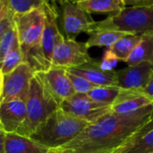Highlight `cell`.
Instances as JSON below:
<instances>
[{
	"label": "cell",
	"mask_w": 153,
	"mask_h": 153,
	"mask_svg": "<svg viewBox=\"0 0 153 153\" xmlns=\"http://www.w3.org/2000/svg\"><path fill=\"white\" fill-rule=\"evenodd\" d=\"M152 120L153 105L125 115L110 112L58 149L64 153H117Z\"/></svg>",
	"instance_id": "cell-1"
},
{
	"label": "cell",
	"mask_w": 153,
	"mask_h": 153,
	"mask_svg": "<svg viewBox=\"0 0 153 153\" xmlns=\"http://www.w3.org/2000/svg\"><path fill=\"white\" fill-rule=\"evenodd\" d=\"M89 125L59 108L39 126L30 138L48 150L58 149L70 143Z\"/></svg>",
	"instance_id": "cell-2"
},
{
	"label": "cell",
	"mask_w": 153,
	"mask_h": 153,
	"mask_svg": "<svg viewBox=\"0 0 153 153\" xmlns=\"http://www.w3.org/2000/svg\"><path fill=\"white\" fill-rule=\"evenodd\" d=\"M42 7L45 13V25L40 44L24 57V63H27L35 73L46 72L52 66L54 48L65 38L57 24L59 13L56 3L44 1Z\"/></svg>",
	"instance_id": "cell-3"
},
{
	"label": "cell",
	"mask_w": 153,
	"mask_h": 153,
	"mask_svg": "<svg viewBox=\"0 0 153 153\" xmlns=\"http://www.w3.org/2000/svg\"><path fill=\"white\" fill-rule=\"evenodd\" d=\"M59 108L60 105L49 93L38 74H35L26 101V119L16 134L30 137L39 126Z\"/></svg>",
	"instance_id": "cell-4"
},
{
	"label": "cell",
	"mask_w": 153,
	"mask_h": 153,
	"mask_svg": "<svg viewBox=\"0 0 153 153\" xmlns=\"http://www.w3.org/2000/svg\"><path fill=\"white\" fill-rule=\"evenodd\" d=\"M95 27L117 30L130 34L153 31V7H126L117 14L108 16L103 21L97 22Z\"/></svg>",
	"instance_id": "cell-5"
},
{
	"label": "cell",
	"mask_w": 153,
	"mask_h": 153,
	"mask_svg": "<svg viewBox=\"0 0 153 153\" xmlns=\"http://www.w3.org/2000/svg\"><path fill=\"white\" fill-rule=\"evenodd\" d=\"M18 39L23 57L33 48L39 46L45 25V13L42 5L25 14L13 18Z\"/></svg>",
	"instance_id": "cell-6"
},
{
	"label": "cell",
	"mask_w": 153,
	"mask_h": 153,
	"mask_svg": "<svg viewBox=\"0 0 153 153\" xmlns=\"http://www.w3.org/2000/svg\"><path fill=\"white\" fill-rule=\"evenodd\" d=\"M60 109L89 124H94L110 113L111 106L96 102L87 94H74L60 104Z\"/></svg>",
	"instance_id": "cell-7"
},
{
	"label": "cell",
	"mask_w": 153,
	"mask_h": 153,
	"mask_svg": "<svg viewBox=\"0 0 153 153\" xmlns=\"http://www.w3.org/2000/svg\"><path fill=\"white\" fill-rule=\"evenodd\" d=\"M85 42L63 38L55 47L52 66L70 69L80 66L91 59Z\"/></svg>",
	"instance_id": "cell-8"
},
{
	"label": "cell",
	"mask_w": 153,
	"mask_h": 153,
	"mask_svg": "<svg viewBox=\"0 0 153 153\" xmlns=\"http://www.w3.org/2000/svg\"><path fill=\"white\" fill-rule=\"evenodd\" d=\"M62 9V27L65 32V38L68 39H75L82 33L90 34L97 22H95L91 14L82 11L74 2H61Z\"/></svg>",
	"instance_id": "cell-9"
},
{
	"label": "cell",
	"mask_w": 153,
	"mask_h": 153,
	"mask_svg": "<svg viewBox=\"0 0 153 153\" xmlns=\"http://www.w3.org/2000/svg\"><path fill=\"white\" fill-rule=\"evenodd\" d=\"M35 74L27 63H22L13 72L3 75L0 104L27 94Z\"/></svg>",
	"instance_id": "cell-10"
},
{
	"label": "cell",
	"mask_w": 153,
	"mask_h": 153,
	"mask_svg": "<svg viewBox=\"0 0 153 153\" xmlns=\"http://www.w3.org/2000/svg\"><path fill=\"white\" fill-rule=\"evenodd\" d=\"M36 74L40 77L49 93L59 105L64 100L76 94L68 78L66 69L51 66L46 72H39Z\"/></svg>",
	"instance_id": "cell-11"
},
{
	"label": "cell",
	"mask_w": 153,
	"mask_h": 153,
	"mask_svg": "<svg viewBox=\"0 0 153 153\" xmlns=\"http://www.w3.org/2000/svg\"><path fill=\"white\" fill-rule=\"evenodd\" d=\"M153 74V65L141 63L116 70L117 86L122 90L142 91L147 85Z\"/></svg>",
	"instance_id": "cell-12"
},
{
	"label": "cell",
	"mask_w": 153,
	"mask_h": 153,
	"mask_svg": "<svg viewBox=\"0 0 153 153\" xmlns=\"http://www.w3.org/2000/svg\"><path fill=\"white\" fill-rule=\"evenodd\" d=\"M29 92L20 98L0 104V126L6 134L17 133L26 119Z\"/></svg>",
	"instance_id": "cell-13"
},
{
	"label": "cell",
	"mask_w": 153,
	"mask_h": 153,
	"mask_svg": "<svg viewBox=\"0 0 153 153\" xmlns=\"http://www.w3.org/2000/svg\"><path fill=\"white\" fill-rule=\"evenodd\" d=\"M67 71L85 78L96 87L117 86L116 70L112 72L104 71L100 67V61L92 58L80 66L67 69Z\"/></svg>",
	"instance_id": "cell-14"
},
{
	"label": "cell",
	"mask_w": 153,
	"mask_h": 153,
	"mask_svg": "<svg viewBox=\"0 0 153 153\" xmlns=\"http://www.w3.org/2000/svg\"><path fill=\"white\" fill-rule=\"evenodd\" d=\"M153 105V100L142 91L122 90L111 105V113L125 115L138 111L143 108Z\"/></svg>",
	"instance_id": "cell-15"
},
{
	"label": "cell",
	"mask_w": 153,
	"mask_h": 153,
	"mask_svg": "<svg viewBox=\"0 0 153 153\" xmlns=\"http://www.w3.org/2000/svg\"><path fill=\"white\" fill-rule=\"evenodd\" d=\"M117 153H153V120L130 139Z\"/></svg>",
	"instance_id": "cell-16"
},
{
	"label": "cell",
	"mask_w": 153,
	"mask_h": 153,
	"mask_svg": "<svg viewBox=\"0 0 153 153\" xmlns=\"http://www.w3.org/2000/svg\"><path fill=\"white\" fill-rule=\"evenodd\" d=\"M49 150L27 136L6 134L5 153H47Z\"/></svg>",
	"instance_id": "cell-17"
},
{
	"label": "cell",
	"mask_w": 153,
	"mask_h": 153,
	"mask_svg": "<svg viewBox=\"0 0 153 153\" xmlns=\"http://www.w3.org/2000/svg\"><path fill=\"white\" fill-rule=\"evenodd\" d=\"M74 3L88 14L108 13V16L117 14L126 7L123 0H81Z\"/></svg>",
	"instance_id": "cell-18"
},
{
	"label": "cell",
	"mask_w": 153,
	"mask_h": 153,
	"mask_svg": "<svg viewBox=\"0 0 153 153\" xmlns=\"http://www.w3.org/2000/svg\"><path fill=\"white\" fill-rule=\"evenodd\" d=\"M89 35L90 37L85 42L88 48L92 47H107V48H108L112 47L121 38L132 34L117 30L101 29L95 27Z\"/></svg>",
	"instance_id": "cell-19"
},
{
	"label": "cell",
	"mask_w": 153,
	"mask_h": 153,
	"mask_svg": "<svg viewBox=\"0 0 153 153\" xmlns=\"http://www.w3.org/2000/svg\"><path fill=\"white\" fill-rule=\"evenodd\" d=\"M127 65H135L141 63L153 65V31L142 34V39L126 62Z\"/></svg>",
	"instance_id": "cell-20"
},
{
	"label": "cell",
	"mask_w": 153,
	"mask_h": 153,
	"mask_svg": "<svg viewBox=\"0 0 153 153\" xmlns=\"http://www.w3.org/2000/svg\"><path fill=\"white\" fill-rule=\"evenodd\" d=\"M142 34L127 35L118 39L112 47L108 48L119 61L126 62L134 48L141 41Z\"/></svg>",
	"instance_id": "cell-21"
},
{
	"label": "cell",
	"mask_w": 153,
	"mask_h": 153,
	"mask_svg": "<svg viewBox=\"0 0 153 153\" xmlns=\"http://www.w3.org/2000/svg\"><path fill=\"white\" fill-rule=\"evenodd\" d=\"M120 91L121 89L118 86L96 87L91 90L87 95L96 102L111 106L118 97Z\"/></svg>",
	"instance_id": "cell-22"
},
{
	"label": "cell",
	"mask_w": 153,
	"mask_h": 153,
	"mask_svg": "<svg viewBox=\"0 0 153 153\" xmlns=\"http://www.w3.org/2000/svg\"><path fill=\"white\" fill-rule=\"evenodd\" d=\"M22 63H24V57L22 48L19 43L2 60L0 64V72L3 75L7 74L16 69Z\"/></svg>",
	"instance_id": "cell-23"
},
{
	"label": "cell",
	"mask_w": 153,
	"mask_h": 153,
	"mask_svg": "<svg viewBox=\"0 0 153 153\" xmlns=\"http://www.w3.org/2000/svg\"><path fill=\"white\" fill-rule=\"evenodd\" d=\"M19 44L17 30L14 22L0 38V64L4 57Z\"/></svg>",
	"instance_id": "cell-24"
},
{
	"label": "cell",
	"mask_w": 153,
	"mask_h": 153,
	"mask_svg": "<svg viewBox=\"0 0 153 153\" xmlns=\"http://www.w3.org/2000/svg\"><path fill=\"white\" fill-rule=\"evenodd\" d=\"M43 2L44 0H7V4L13 16H17L40 7Z\"/></svg>",
	"instance_id": "cell-25"
},
{
	"label": "cell",
	"mask_w": 153,
	"mask_h": 153,
	"mask_svg": "<svg viewBox=\"0 0 153 153\" xmlns=\"http://www.w3.org/2000/svg\"><path fill=\"white\" fill-rule=\"evenodd\" d=\"M67 75L76 94H88L91 90L96 88L95 85H93L85 78L80 75L74 74L72 73H69L68 71Z\"/></svg>",
	"instance_id": "cell-26"
},
{
	"label": "cell",
	"mask_w": 153,
	"mask_h": 153,
	"mask_svg": "<svg viewBox=\"0 0 153 153\" xmlns=\"http://www.w3.org/2000/svg\"><path fill=\"white\" fill-rule=\"evenodd\" d=\"M118 62L119 60L115 56V54L109 48H107L104 51V54L102 56L101 61H100V64L102 70L107 72H112L115 71V68L117 65Z\"/></svg>",
	"instance_id": "cell-27"
},
{
	"label": "cell",
	"mask_w": 153,
	"mask_h": 153,
	"mask_svg": "<svg viewBox=\"0 0 153 153\" xmlns=\"http://www.w3.org/2000/svg\"><path fill=\"white\" fill-rule=\"evenodd\" d=\"M126 7L149 8L153 7V0H123Z\"/></svg>",
	"instance_id": "cell-28"
},
{
	"label": "cell",
	"mask_w": 153,
	"mask_h": 153,
	"mask_svg": "<svg viewBox=\"0 0 153 153\" xmlns=\"http://www.w3.org/2000/svg\"><path fill=\"white\" fill-rule=\"evenodd\" d=\"M13 14L10 11L7 0H0V21L4 19H13Z\"/></svg>",
	"instance_id": "cell-29"
},
{
	"label": "cell",
	"mask_w": 153,
	"mask_h": 153,
	"mask_svg": "<svg viewBox=\"0 0 153 153\" xmlns=\"http://www.w3.org/2000/svg\"><path fill=\"white\" fill-rule=\"evenodd\" d=\"M13 22V19H4L3 21H0V38L11 27Z\"/></svg>",
	"instance_id": "cell-30"
},
{
	"label": "cell",
	"mask_w": 153,
	"mask_h": 153,
	"mask_svg": "<svg viewBox=\"0 0 153 153\" xmlns=\"http://www.w3.org/2000/svg\"><path fill=\"white\" fill-rule=\"evenodd\" d=\"M142 91L153 100V74H152L147 85L145 86L143 90H142Z\"/></svg>",
	"instance_id": "cell-31"
},
{
	"label": "cell",
	"mask_w": 153,
	"mask_h": 153,
	"mask_svg": "<svg viewBox=\"0 0 153 153\" xmlns=\"http://www.w3.org/2000/svg\"><path fill=\"white\" fill-rule=\"evenodd\" d=\"M5 136L6 133L0 129V153H5Z\"/></svg>",
	"instance_id": "cell-32"
},
{
	"label": "cell",
	"mask_w": 153,
	"mask_h": 153,
	"mask_svg": "<svg viewBox=\"0 0 153 153\" xmlns=\"http://www.w3.org/2000/svg\"><path fill=\"white\" fill-rule=\"evenodd\" d=\"M47 153H64L63 152H61L59 149H52V150H49Z\"/></svg>",
	"instance_id": "cell-33"
},
{
	"label": "cell",
	"mask_w": 153,
	"mask_h": 153,
	"mask_svg": "<svg viewBox=\"0 0 153 153\" xmlns=\"http://www.w3.org/2000/svg\"><path fill=\"white\" fill-rule=\"evenodd\" d=\"M2 81H3V74L0 72V96H1V91H2Z\"/></svg>",
	"instance_id": "cell-34"
},
{
	"label": "cell",
	"mask_w": 153,
	"mask_h": 153,
	"mask_svg": "<svg viewBox=\"0 0 153 153\" xmlns=\"http://www.w3.org/2000/svg\"><path fill=\"white\" fill-rule=\"evenodd\" d=\"M0 129H2V128H1V126H0Z\"/></svg>",
	"instance_id": "cell-35"
}]
</instances>
